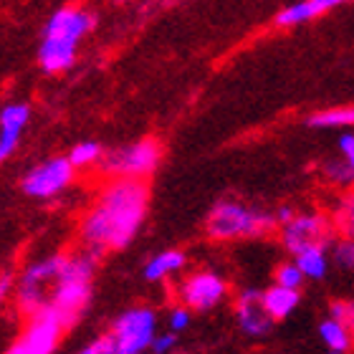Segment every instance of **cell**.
I'll return each mask as SVG.
<instances>
[{
  "instance_id": "cell-1",
  "label": "cell",
  "mask_w": 354,
  "mask_h": 354,
  "mask_svg": "<svg viewBox=\"0 0 354 354\" xmlns=\"http://www.w3.org/2000/svg\"><path fill=\"white\" fill-rule=\"evenodd\" d=\"M147 205L149 187L142 180H111L104 185L79 228L84 253L96 259L106 251L127 248L140 233Z\"/></svg>"
},
{
  "instance_id": "cell-2",
  "label": "cell",
  "mask_w": 354,
  "mask_h": 354,
  "mask_svg": "<svg viewBox=\"0 0 354 354\" xmlns=\"http://www.w3.org/2000/svg\"><path fill=\"white\" fill-rule=\"evenodd\" d=\"M96 26V15L84 8L66 6L46 21L41 46H38V64L46 74H64L76 64V48L82 38Z\"/></svg>"
},
{
  "instance_id": "cell-3",
  "label": "cell",
  "mask_w": 354,
  "mask_h": 354,
  "mask_svg": "<svg viewBox=\"0 0 354 354\" xmlns=\"http://www.w3.org/2000/svg\"><path fill=\"white\" fill-rule=\"evenodd\" d=\"M276 225L273 213L251 207L241 200H221L207 213L205 233L213 241H243V238L266 236Z\"/></svg>"
},
{
  "instance_id": "cell-4",
  "label": "cell",
  "mask_w": 354,
  "mask_h": 354,
  "mask_svg": "<svg viewBox=\"0 0 354 354\" xmlns=\"http://www.w3.org/2000/svg\"><path fill=\"white\" fill-rule=\"evenodd\" d=\"M94 256L79 253V256H68V263L56 281L48 301V309H53L61 317V322L71 326L76 319L82 317L84 306L88 304L91 296V279H94Z\"/></svg>"
},
{
  "instance_id": "cell-5",
  "label": "cell",
  "mask_w": 354,
  "mask_h": 354,
  "mask_svg": "<svg viewBox=\"0 0 354 354\" xmlns=\"http://www.w3.org/2000/svg\"><path fill=\"white\" fill-rule=\"evenodd\" d=\"M68 263V253H56V256H46V259L30 263L21 276L18 283V306H21L28 317H36L44 309H48L53 286L61 279V273Z\"/></svg>"
},
{
  "instance_id": "cell-6",
  "label": "cell",
  "mask_w": 354,
  "mask_h": 354,
  "mask_svg": "<svg viewBox=\"0 0 354 354\" xmlns=\"http://www.w3.org/2000/svg\"><path fill=\"white\" fill-rule=\"evenodd\" d=\"M162 162V145L152 137L129 142L124 147L106 152L102 170L111 180H147Z\"/></svg>"
},
{
  "instance_id": "cell-7",
  "label": "cell",
  "mask_w": 354,
  "mask_h": 354,
  "mask_svg": "<svg viewBox=\"0 0 354 354\" xmlns=\"http://www.w3.org/2000/svg\"><path fill=\"white\" fill-rule=\"evenodd\" d=\"M334 221L326 213H296L281 228V243L291 256H301L306 251H326L334 238Z\"/></svg>"
},
{
  "instance_id": "cell-8",
  "label": "cell",
  "mask_w": 354,
  "mask_h": 354,
  "mask_svg": "<svg viewBox=\"0 0 354 354\" xmlns=\"http://www.w3.org/2000/svg\"><path fill=\"white\" fill-rule=\"evenodd\" d=\"M117 354H142L152 347L157 337V317L147 306L127 309L111 326Z\"/></svg>"
},
{
  "instance_id": "cell-9",
  "label": "cell",
  "mask_w": 354,
  "mask_h": 354,
  "mask_svg": "<svg viewBox=\"0 0 354 354\" xmlns=\"http://www.w3.org/2000/svg\"><path fill=\"white\" fill-rule=\"evenodd\" d=\"M66 324L53 309H44L41 314L30 317L26 332L10 344L6 354H53L61 342Z\"/></svg>"
},
{
  "instance_id": "cell-10",
  "label": "cell",
  "mask_w": 354,
  "mask_h": 354,
  "mask_svg": "<svg viewBox=\"0 0 354 354\" xmlns=\"http://www.w3.org/2000/svg\"><path fill=\"white\" fill-rule=\"evenodd\" d=\"M74 165L68 162V157H51L46 162L36 165L33 170L26 172L21 183V190L28 198L36 200H48L56 198L66 190L71 180H74Z\"/></svg>"
},
{
  "instance_id": "cell-11",
  "label": "cell",
  "mask_w": 354,
  "mask_h": 354,
  "mask_svg": "<svg viewBox=\"0 0 354 354\" xmlns=\"http://www.w3.org/2000/svg\"><path fill=\"white\" fill-rule=\"evenodd\" d=\"M180 304L190 311H210L228 296V281L215 271H198L185 276L177 288Z\"/></svg>"
},
{
  "instance_id": "cell-12",
  "label": "cell",
  "mask_w": 354,
  "mask_h": 354,
  "mask_svg": "<svg viewBox=\"0 0 354 354\" xmlns=\"http://www.w3.org/2000/svg\"><path fill=\"white\" fill-rule=\"evenodd\" d=\"M236 319L241 329L248 337H263L271 332V326L276 324L273 317L268 314L263 304V291L259 288H245L236 299Z\"/></svg>"
},
{
  "instance_id": "cell-13",
  "label": "cell",
  "mask_w": 354,
  "mask_h": 354,
  "mask_svg": "<svg viewBox=\"0 0 354 354\" xmlns=\"http://www.w3.org/2000/svg\"><path fill=\"white\" fill-rule=\"evenodd\" d=\"M30 119V106L28 104H6L0 109V162H6L8 157L18 149L21 134L26 129Z\"/></svg>"
},
{
  "instance_id": "cell-14",
  "label": "cell",
  "mask_w": 354,
  "mask_h": 354,
  "mask_svg": "<svg viewBox=\"0 0 354 354\" xmlns=\"http://www.w3.org/2000/svg\"><path fill=\"white\" fill-rule=\"evenodd\" d=\"M337 6H339L337 0H304V3H294V6L281 8L276 18H273V26L276 28H294V26H301V23H309L314 18H319V15L329 13Z\"/></svg>"
},
{
  "instance_id": "cell-15",
  "label": "cell",
  "mask_w": 354,
  "mask_h": 354,
  "mask_svg": "<svg viewBox=\"0 0 354 354\" xmlns=\"http://www.w3.org/2000/svg\"><path fill=\"white\" fill-rule=\"evenodd\" d=\"M185 253L177 251V248H170V251H160L157 256L145 263V279L147 281H165L180 273L185 268Z\"/></svg>"
},
{
  "instance_id": "cell-16",
  "label": "cell",
  "mask_w": 354,
  "mask_h": 354,
  "mask_svg": "<svg viewBox=\"0 0 354 354\" xmlns=\"http://www.w3.org/2000/svg\"><path fill=\"white\" fill-rule=\"evenodd\" d=\"M319 337H322L324 347L329 349L332 354L349 352V349H352V344H354V337H352V329H349V324H342V322H337V319H329V317L319 324Z\"/></svg>"
},
{
  "instance_id": "cell-17",
  "label": "cell",
  "mask_w": 354,
  "mask_h": 354,
  "mask_svg": "<svg viewBox=\"0 0 354 354\" xmlns=\"http://www.w3.org/2000/svg\"><path fill=\"white\" fill-rule=\"evenodd\" d=\"M263 304L268 314L273 317V322H279V319H286L291 317L299 306V291H291V288H281L273 283L271 288H266L263 291Z\"/></svg>"
},
{
  "instance_id": "cell-18",
  "label": "cell",
  "mask_w": 354,
  "mask_h": 354,
  "mask_svg": "<svg viewBox=\"0 0 354 354\" xmlns=\"http://www.w3.org/2000/svg\"><path fill=\"white\" fill-rule=\"evenodd\" d=\"M306 124L314 129H339V127H354V104H342V106H329V109L314 111Z\"/></svg>"
},
{
  "instance_id": "cell-19",
  "label": "cell",
  "mask_w": 354,
  "mask_h": 354,
  "mask_svg": "<svg viewBox=\"0 0 354 354\" xmlns=\"http://www.w3.org/2000/svg\"><path fill=\"white\" fill-rule=\"evenodd\" d=\"M104 157H106V152H104L102 145L88 140L74 145L71 155H68V162L74 165V170H84V167H94V165L104 162Z\"/></svg>"
},
{
  "instance_id": "cell-20",
  "label": "cell",
  "mask_w": 354,
  "mask_h": 354,
  "mask_svg": "<svg viewBox=\"0 0 354 354\" xmlns=\"http://www.w3.org/2000/svg\"><path fill=\"white\" fill-rule=\"evenodd\" d=\"M332 221H334V230H337L342 238L354 241V192L344 195V198L337 203V207H334V213H332Z\"/></svg>"
},
{
  "instance_id": "cell-21",
  "label": "cell",
  "mask_w": 354,
  "mask_h": 354,
  "mask_svg": "<svg viewBox=\"0 0 354 354\" xmlns=\"http://www.w3.org/2000/svg\"><path fill=\"white\" fill-rule=\"evenodd\" d=\"M322 177L326 183L337 185V187H352L354 185V170L349 167L342 157H334V160H324L322 167H319Z\"/></svg>"
},
{
  "instance_id": "cell-22",
  "label": "cell",
  "mask_w": 354,
  "mask_h": 354,
  "mask_svg": "<svg viewBox=\"0 0 354 354\" xmlns=\"http://www.w3.org/2000/svg\"><path fill=\"white\" fill-rule=\"evenodd\" d=\"M296 266L301 268V273L306 279H324L326 268H329V259H326V251H306L301 256H296Z\"/></svg>"
},
{
  "instance_id": "cell-23",
  "label": "cell",
  "mask_w": 354,
  "mask_h": 354,
  "mask_svg": "<svg viewBox=\"0 0 354 354\" xmlns=\"http://www.w3.org/2000/svg\"><path fill=\"white\" fill-rule=\"evenodd\" d=\"M273 279H276V286L299 291V288L304 286L306 276H304L301 268L296 266V261H286V263H279V268L273 271Z\"/></svg>"
},
{
  "instance_id": "cell-24",
  "label": "cell",
  "mask_w": 354,
  "mask_h": 354,
  "mask_svg": "<svg viewBox=\"0 0 354 354\" xmlns=\"http://www.w3.org/2000/svg\"><path fill=\"white\" fill-rule=\"evenodd\" d=\"M190 322H192V311L187 309V306L177 304L175 309H170V317H167V326H170L172 334L185 332V329L190 326Z\"/></svg>"
},
{
  "instance_id": "cell-25",
  "label": "cell",
  "mask_w": 354,
  "mask_h": 354,
  "mask_svg": "<svg viewBox=\"0 0 354 354\" xmlns=\"http://www.w3.org/2000/svg\"><path fill=\"white\" fill-rule=\"evenodd\" d=\"M334 261H337L342 268H354V241L339 238V241L334 243Z\"/></svg>"
},
{
  "instance_id": "cell-26",
  "label": "cell",
  "mask_w": 354,
  "mask_h": 354,
  "mask_svg": "<svg viewBox=\"0 0 354 354\" xmlns=\"http://www.w3.org/2000/svg\"><path fill=\"white\" fill-rule=\"evenodd\" d=\"M79 354H117V344H114V337L111 334H104L99 339L88 342L86 347Z\"/></svg>"
},
{
  "instance_id": "cell-27",
  "label": "cell",
  "mask_w": 354,
  "mask_h": 354,
  "mask_svg": "<svg viewBox=\"0 0 354 354\" xmlns=\"http://www.w3.org/2000/svg\"><path fill=\"white\" fill-rule=\"evenodd\" d=\"M329 319H337L342 324H352L354 301H332V306H329Z\"/></svg>"
},
{
  "instance_id": "cell-28",
  "label": "cell",
  "mask_w": 354,
  "mask_h": 354,
  "mask_svg": "<svg viewBox=\"0 0 354 354\" xmlns=\"http://www.w3.org/2000/svg\"><path fill=\"white\" fill-rule=\"evenodd\" d=\"M175 347H177V334L165 332V334H157L155 342H152V347H149V352L152 354H170Z\"/></svg>"
},
{
  "instance_id": "cell-29",
  "label": "cell",
  "mask_w": 354,
  "mask_h": 354,
  "mask_svg": "<svg viewBox=\"0 0 354 354\" xmlns=\"http://www.w3.org/2000/svg\"><path fill=\"white\" fill-rule=\"evenodd\" d=\"M337 147H339V157L344 160V162L349 165L354 170V134L347 132V134H342L339 142H337Z\"/></svg>"
},
{
  "instance_id": "cell-30",
  "label": "cell",
  "mask_w": 354,
  "mask_h": 354,
  "mask_svg": "<svg viewBox=\"0 0 354 354\" xmlns=\"http://www.w3.org/2000/svg\"><path fill=\"white\" fill-rule=\"evenodd\" d=\"M8 288H10V279H8V276H3V279H0V301H3V296H6Z\"/></svg>"
},
{
  "instance_id": "cell-31",
  "label": "cell",
  "mask_w": 354,
  "mask_h": 354,
  "mask_svg": "<svg viewBox=\"0 0 354 354\" xmlns=\"http://www.w3.org/2000/svg\"><path fill=\"white\" fill-rule=\"evenodd\" d=\"M349 329H352V337H354V319H352V324H349Z\"/></svg>"
},
{
  "instance_id": "cell-32",
  "label": "cell",
  "mask_w": 354,
  "mask_h": 354,
  "mask_svg": "<svg viewBox=\"0 0 354 354\" xmlns=\"http://www.w3.org/2000/svg\"><path fill=\"white\" fill-rule=\"evenodd\" d=\"M352 192H354V190H352Z\"/></svg>"
}]
</instances>
